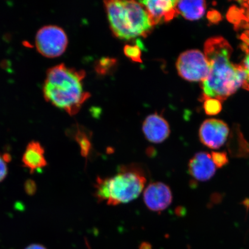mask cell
Segmentation results:
<instances>
[{
  "mask_svg": "<svg viewBox=\"0 0 249 249\" xmlns=\"http://www.w3.org/2000/svg\"><path fill=\"white\" fill-rule=\"evenodd\" d=\"M232 49L223 37L208 39L204 44V54L210 66V72L202 83L203 100H226L243 87L249 90V74L242 65L233 64Z\"/></svg>",
  "mask_w": 249,
  "mask_h": 249,
  "instance_id": "obj_1",
  "label": "cell"
},
{
  "mask_svg": "<svg viewBox=\"0 0 249 249\" xmlns=\"http://www.w3.org/2000/svg\"><path fill=\"white\" fill-rule=\"evenodd\" d=\"M85 76V71L76 70L65 64L50 68L43 85V96L55 107L73 116L91 96L83 89L82 81Z\"/></svg>",
  "mask_w": 249,
  "mask_h": 249,
  "instance_id": "obj_2",
  "label": "cell"
},
{
  "mask_svg": "<svg viewBox=\"0 0 249 249\" xmlns=\"http://www.w3.org/2000/svg\"><path fill=\"white\" fill-rule=\"evenodd\" d=\"M147 183V176L139 164L124 165L116 175L101 178L95 183V197L98 202H106L116 206L127 203L138 198Z\"/></svg>",
  "mask_w": 249,
  "mask_h": 249,
  "instance_id": "obj_3",
  "label": "cell"
},
{
  "mask_svg": "<svg viewBox=\"0 0 249 249\" xmlns=\"http://www.w3.org/2000/svg\"><path fill=\"white\" fill-rule=\"evenodd\" d=\"M104 4L111 30L117 38L130 40L151 33L154 27L144 6L139 2L110 0Z\"/></svg>",
  "mask_w": 249,
  "mask_h": 249,
  "instance_id": "obj_4",
  "label": "cell"
},
{
  "mask_svg": "<svg viewBox=\"0 0 249 249\" xmlns=\"http://www.w3.org/2000/svg\"><path fill=\"white\" fill-rule=\"evenodd\" d=\"M179 75L189 82H202L210 72V66L203 53L190 50L180 54L176 62Z\"/></svg>",
  "mask_w": 249,
  "mask_h": 249,
  "instance_id": "obj_5",
  "label": "cell"
},
{
  "mask_svg": "<svg viewBox=\"0 0 249 249\" xmlns=\"http://www.w3.org/2000/svg\"><path fill=\"white\" fill-rule=\"evenodd\" d=\"M68 44L66 33L57 26H45L36 33V46L37 51L47 58L60 57L66 51Z\"/></svg>",
  "mask_w": 249,
  "mask_h": 249,
  "instance_id": "obj_6",
  "label": "cell"
},
{
  "mask_svg": "<svg viewBox=\"0 0 249 249\" xmlns=\"http://www.w3.org/2000/svg\"><path fill=\"white\" fill-rule=\"evenodd\" d=\"M229 133L230 129L226 123L213 118L202 124L199 129V138L208 148L217 149L225 144Z\"/></svg>",
  "mask_w": 249,
  "mask_h": 249,
  "instance_id": "obj_7",
  "label": "cell"
},
{
  "mask_svg": "<svg viewBox=\"0 0 249 249\" xmlns=\"http://www.w3.org/2000/svg\"><path fill=\"white\" fill-rule=\"evenodd\" d=\"M144 203L149 210L160 213L170 206L173 201V194L170 187L163 182L149 183L144 191Z\"/></svg>",
  "mask_w": 249,
  "mask_h": 249,
  "instance_id": "obj_8",
  "label": "cell"
},
{
  "mask_svg": "<svg viewBox=\"0 0 249 249\" xmlns=\"http://www.w3.org/2000/svg\"><path fill=\"white\" fill-rule=\"evenodd\" d=\"M177 1L172 0H146L140 2L147 11L152 26L168 22L178 15Z\"/></svg>",
  "mask_w": 249,
  "mask_h": 249,
  "instance_id": "obj_9",
  "label": "cell"
},
{
  "mask_svg": "<svg viewBox=\"0 0 249 249\" xmlns=\"http://www.w3.org/2000/svg\"><path fill=\"white\" fill-rule=\"evenodd\" d=\"M142 131L149 142L159 144L169 138L170 127L162 116L155 113L146 117L142 124Z\"/></svg>",
  "mask_w": 249,
  "mask_h": 249,
  "instance_id": "obj_10",
  "label": "cell"
},
{
  "mask_svg": "<svg viewBox=\"0 0 249 249\" xmlns=\"http://www.w3.org/2000/svg\"><path fill=\"white\" fill-rule=\"evenodd\" d=\"M189 172L198 181L204 182L211 179L216 173V167L211 155L205 152H198L190 160Z\"/></svg>",
  "mask_w": 249,
  "mask_h": 249,
  "instance_id": "obj_11",
  "label": "cell"
},
{
  "mask_svg": "<svg viewBox=\"0 0 249 249\" xmlns=\"http://www.w3.org/2000/svg\"><path fill=\"white\" fill-rule=\"evenodd\" d=\"M45 149L38 142L32 141L28 144L22 157L23 166L31 173L41 170L48 163L45 158Z\"/></svg>",
  "mask_w": 249,
  "mask_h": 249,
  "instance_id": "obj_12",
  "label": "cell"
},
{
  "mask_svg": "<svg viewBox=\"0 0 249 249\" xmlns=\"http://www.w3.org/2000/svg\"><path fill=\"white\" fill-rule=\"evenodd\" d=\"M177 11L183 18L189 20L200 19L206 10L204 1H177Z\"/></svg>",
  "mask_w": 249,
  "mask_h": 249,
  "instance_id": "obj_13",
  "label": "cell"
},
{
  "mask_svg": "<svg viewBox=\"0 0 249 249\" xmlns=\"http://www.w3.org/2000/svg\"><path fill=\"white\" fill-rule=\"evenodd\" d=\"M77 129L74 138L80 146L81 153L84 157L86 158L88 157L90 150L91 149V143L88 135L85 130L80 129L79 127Z\"/></svg>",
  "mask_w": 249,
  "mask_h": 249,
  "instance_id": "obj_14",
  "label": "cell"
},
{
  "mask_svg": "<svg viewBox=\"0 0 249 249\" xmlns=\"http://www.w3.org/2000/svg\"><path fill=\"white\" fill-rule=\"evenodd\" d=\"M204 101V110L209 116H215L222 110V102L220 101L213 98H207Z\"/></svg>",
  "mask_w": 249,
  "mask_h": 249,
  "instance_id": "obj_15",
  "label": "cell"
},
{
  "mask_svg": "<svg viewBox=\"0 0 249 249\" xmlns=\"http://www.w3.org/2000/svg\"><path fill=\"white\" fill-rule=\"evenodd\" d=\"M124 54L133 62H142V51L138 45L124 46Z\"/></svg>",
  "mask_w": 249,
  "mask_h": 249,
  "instance_id": "obj_16",
  "label": "cell"
},
{
  "mask_svg": "<svg viewBox=\"0 0 249 249\" xmlns=\"http://www.w3.org/2000/svg\"><path fill=\"white\" fill-rule=\"evenodd\" d=\"M116 61L114 59L104 58L99 61L96 65V70L101 74L107 73L115 65Z\"/></svg>",
  "mask_w": 249,
  "mask_h": 249,
  "instance_id": "obj_17",
  "label": "cell"
},
{
  "mask_svg": "<svg viewBox=\"0 0 249 249\" xmlns=\"http://www.w3.org/2000/svg\"><path fill=\"white\" fill-rule=\"evenodd\" d=\"M211 155L216 168L225 166L229 162V159L226 152H213Z\"/></svg>",
  "mask_w": 249,
  "mask_h": 249,
  "instance_id": "obj_18",
  "label": "cell"
},
{
  "mask_svg": "<svg viewBox=\"0 0 249 249\" xmlns=\"http://www.w3.org/2000/svg\"><path fill=\"white\" fill-rule=\"evenodd\" d=\"M9 160V155L7 154L0 155V182L4 180L7 176V162Z\"/></svg>",
  "mask_w": 249,
  "mask_h": 249,
  "instance_id": "obj_19",
  "label": "cell"
},
{
  "mask_svg": "<svg viewBox=\"0 0 249 249\" xmlns=\"http://www.w3.org/2000/svg\"><path fill=\"white\" fill-rule=\"evenodd\" d=\"M244 49L246 51V55L242 66L247 71L249 74V45H244Z\"/></svg>",
  "mask_w": 249,
  "mask_h": 249,
  "instance_id": "obj_20",
  "label": "cell"
},
{
  "mask_svg": "<svg viewBox=\"0 0 249 249\" xmlns=\"http://www.w3.org/2000/svg\"><path fill=\"white\" fill-rule=\"evenodd\" d=\"M25 188H26L28 194H33L36 191V185L34 184L33 181L28 180L26 185H25Z\"/></svg>",
  "mask_w": 249,
  "mask_h": 249,
  "instance_id": "obj_21",
  "label": "cell"
},
{
  "mask_svg": "<svg viewBox=\"0 0 249 249\" xmlns=\"http://www.w3.org/2000/svg\"><path fill=\"white\" fill-rule=\"evenodd\" d=\"M25 249H46L43 246L39 244H33Z\"/></svg>",
  "mask_w": 249,
  "mask_h": 249,
  "instance_id": "obj_22",
  "label": "cell"
},
{
  "mask_svg": "<svg viewBox=\"0 0 249 249\" xmlns=\"http://www.w3.org/2000/svg\"><path fill=\"white\" fill-rule=\"evenodd\" d=\"M140 249H152L151 245L147 242H143L140 245Z\"/></svg>",
  "mask_w": 249,
  "mask_h": 249,
  "instance_id": "obj_23",
  "label": "cell"
},
{
  "mask_svg": "<svg viewBox=\"0 0 249 249\" xmlns=\"http://www.w3.org/2000/svg\"><path fill=\"white\" fill-rule=\"evenodd\" d=\"M248 18H249V17H248ZM244 35L245 36H248L249 37V33H247V34H244Z\"/></svg>",
  "mask_w": 249,
  "mask_h": 249,
  "instance_id": "obj_24",
  "label": "cell"
}]
</instances>
